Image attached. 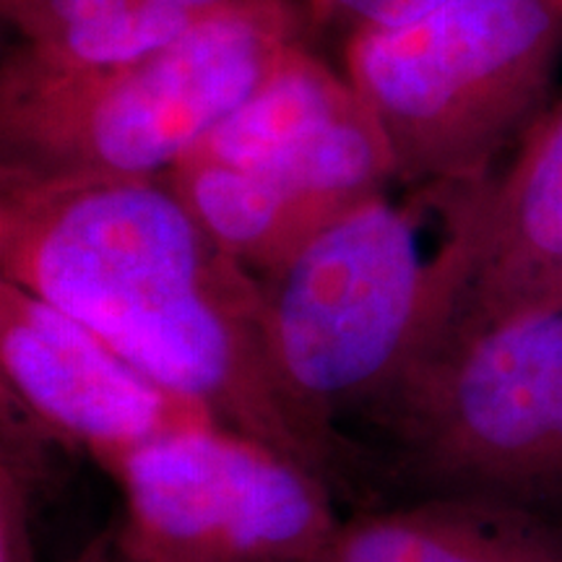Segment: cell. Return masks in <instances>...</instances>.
I'll return each mask as SVG.
<instances>
[{
    "mask_svg": "<svg viewBox=\"0 0 562 562\" xmlns=\"http://www.w3.org/2000/svg\"><path fill=\"white\" fill-rule=\"evenodd\" d=\"M0 279L24 286L229 430L341 482L355 453L273 368L261 281L159 180H0Z\"/></svg>",
    "mask_w": 562,
    "mask_h": 562,
    "instance_id": "cell-1",
    "label": "cell"
},
{
    "mask_svg": "<svg viewBox=\"0 0 562 562\" xmlns=\"http://www.w3.org/2000/svg\"><path fill=\"white\" fill-rule=\"evenodd\" d=\"M490 178L391 182L258 279L273 368L323 432L344 440L336 419L375 409L446 336Z\"/></svg>",
    "mask_w": 562,
    "mask_h": 562,
    "instance_id": "cell-2",
    "label": "cell"
},
{
    "mask_svg": "<svg viewBox=\"0 0 562 562\" xmlns=\"http://www.w3.org/2000/svg\"><path fill=\"white\" fill-rule=\"evenodd\" d=\"M302 0H258L201 19L121 66H0V180H159L186 161L300 42Z\"/></svg>",
    "mask_w": 562,
    "mask_h": 562,
    "instance_id": "cell-3",
    "label": "cell"
},
{
    "mask_svg": "<svg viewBox=\"0 0 562 562\" xmlns=\"http://www.w3.org/2000/svg\"><path fill=\"white\" fill-rule=\"evenodd\" d=\"M402 182L487 178L550 112L562 0H442L344 40Z\"/></svg>",
    "mask_w": 562,
    "mask_h": 562,
    "instance_id": "cell-4",
    "label": "cell"
},
{
    "mask_svg": "<svg viewBox=\"0 0 562 562\" xmlns=\"http://www.w3.org/2000/svg\"><path fill=\"white\" fill-rule=\"evenodd\" d=\"M364 417L412 495L490 497L562 524V305L451 336Z\"/></svg>",
    "mask_w": 562,
    "mask_h": 562,
    "instance_id": "cell-5",
    "label": "cell"
},
{
    "mask_svg": "<svg viewBox=\"0 0 562 562\" xmlns=\"http://www.w3.org/2000/svg\"><path fill=\"white\" fill-rule=\"evenodd\" d=\"M108 474L123 542L149 562H315L344 521L323 476L222 425L146 442Z\"/></svg>",
    "mask_w": 562,
    "mask_h": 562,
    "instance_id": "cell-6",
    "label": "cell"
},
{
    "mask_svg": "<svg viewBox=\"0 0 562 562\" xmlns=\"http://www.w3.org/2000/svg\"><path fill=\"white\" fill-rule=\"evenodd\" d=\"M0 393L104 472L165 435L220 425L9 279H0Z\"/></svg>",
    "mask_w": 562,
    "mask_h": 562,
    "instance_id": "cell-7",
    "label": "cell"
},
{
    "mask_svg": "<svg viewBox=\"0 0 562 562\" xmlns=\"http://www.w3.org/2000/svg\"><path fill=\"white\" fill-rule=\"evenodd\" d=\"M165 180L195 220L261 279L398 178L389 144L362 102L258 159H188Z\"/></svg>",
    "mask_w": 562,
    "mask_h": 562,
    "instance_id": "cell-8",
    "label": "cell"
},
{
    "mask_svg": "<svg viewBox=\"0 0 562 562\" xmlns=\"http://www.w3.org/2000/svg\"><path fill=\"white\" fill-rule=\"evenodd\" d=\"M554 305H562V104L492 172L472 277L440 344Z\"/></svg>",
    "mask_w": 562,
    "mask_h": 562,
    "instance_id": "cell-9",
    "label": "cell"
},
{
    "mask_svg": "<svg viewBox=\"0 0 562 562\" xmlns=\"http://www.w3.org/2000/svg\"><path fill=\"white\" fill-rule=\"evenodd\" d=\"M315 562H562V524L490 497L422 492L341 521Z\"/></svg>",
    "mask_w": 562,
    "mask_h": 562,
    "instance_id": "cell-10",
    "label": "cell"
},
{
    "mask_svg": "<svg viewBox=\"0 0 562 562\" xmlns=\"http://www.w3.org/2000/svg\"><path fill=\"white\" fill-rule=\"evenodd\" d=\"M0 13L13 34L3 58L58 74L136 60L201 21L161 0H0Z\"/></svg>",
    "mask_w": 562,
    "mask_h": 562,
    "instance_id": "cell-11",
    "label": "cell"
},
{
    "mask_svg": "<svg viewBox=\"0 0 562 562\" xmlns=\"http://www.w3.org/2000/svg\"><path fill=\"white\" fill-rule=\"evenodd\" d=\"M55 440L0 393V562H37L34 513Z\"/></svg>",
    "mask_w": 562,
    "mask_h": 562,
    "instance_id": "cell-12",
    "label": "cell"
},
{
    "mask_svg": "<svg viewBox=\"0 0 562 562\" xmlns=\"http://www.w3.org/2000/svg\"><path fill=\"white\" fill-rule=\"evenodd\" d=\"M311 30H334L341 40L364 30H381L419 19L442 0H302Z\"/></svg>",
    "mask_w": 562,
    "mask_h": 562,
    "instance_id": "cell-13",
    "label": "cell"
},
{
    "mask_svg": "<svg viewBox=\"0 0 562 562\" xmlns=\"http://www.w3.org/2000/svg\"><path fill=\"white\" fill-rule=\"evenodd\" d=\"M68 562H149V560H144L140 554L133 552L131 547L123 542L121 529H117L115 524L110 526V529H104L102 533H97V537L83 544Z\"/></svg>",
    "mask_w": 562,
    "mask_h": 562,
    "instance_id": "cell-14",
    "label": "cell"
},
{
    "mask_svg": "<svg viewBox=\"0 0 562 562\" xmlns=\"http://www.w3.org/2000/svg\"><path fill=\"white\" fill-rule=\"evenodd\" d=\"M170 9L186 13L191 19H206L214 16V13L229 11V9H240V5L248 3H258V0H161Z\"/></svg>",
    "mask_w": 562,
    "mask_h": 562,
    "instance_id": "cell-15",
    "label": "cell"
}]
</instances>
